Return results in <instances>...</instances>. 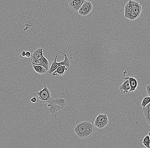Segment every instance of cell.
<instances>
[{
  "mask_svg": "<svg viewBox=\"0 0 150 148\" xmlns=\"http://www.w3.org/2000/svg\"><path fill=\"white\" fill-rule=\"evenodd\" d=\"M74 131L79 138L86 139L94 135L95 131V126L94 123L90 122H82L75 126Z\"/></svg>",
  "mask_w": 150,
  "mask_h": 148,
  "instance_id": "6da1fadb",
  "label": "cell"
},
{
  "mask_svg": "<svg viewBox=\"0 0 150 148\" xmlns=\"http://www.w3.org/2000/svg\"><path fill=\"white\" fill-rule=\"evenodd\" d=\"M143 8L137 1L129 0L125 4L124 14L125 17L130 20H135L140 16Z\"/></svg>",
  "mask_w": 150,
  "mask_h": 148,
  "instance_id": "7a4b0ae2",
  "label": "cell"
},
{
  "mask_svg": "<svg viewBox=\"0 0 150 148\" xmlns=\"http://www.w3.org/2000/svg\"><path fill=\"white\" fill-rule=\"evenodd\" d=\"M48 103L49 107V112L51 114H54L57 112H59L62 109H63L66 106V101L65 99L62 98H54L52 97H50L45 103Z\"/></svg>",
  "mask_w": 150,
  "mask_h": 148,
  "instance_id": "3957f363",
  "label": "cell"
},
{
  "mask_svg": "<svg viewBox=\"0 0 150 148\" xmlns=\"http://www.w3.org/2000/svg\"><path fill=\"white\" fill-rule=\"evenodd\" d=\"M59 52L64 55V60L63 61L59 62V63H57L56 60L57 59L58 56V53H57L55 60L51 64V65L48 71V73L49 74H52V73L56 70L58 67L62 66V65H65V66L68 67H69L70 66V61L67 55L65 53L63 52H62L59 51Z\"/></svg>",
  "mask_w": 150,
  "mask_h": 148,
  "instance_id": "277c9868",
  "label": "cell"
},
{
  "mask_svg": "<svg viewBox=\"0 0 150 148\" xmlns=\"http://www.w3.org/2000/svg\"><path fill=\"white\" fill-rule=\"evenodd\" d=\"M37 94L39 99V104H44L46 100L51 96V92L47 86H44L41 91L37 92Z\"/></svg>",
  "mask_w": 150,
  "mask_h": 148,
  "instance_id": "5b68a950",
  "label": "cell"
},
{
  "mask_svg": "<svg viewBox=\"0 0 150 148\" xmlns=\"http://www.w3.org/2000/svg\"><path fill=\"white\" fill-rule=\"evenodd\" d=\"M108 116L105 114H99L97 116L94 122V126L98 128H103L108 123Z\"/></svg>",
  "mask_w": 150,
  "mask_h": 148,
  "instance_id": "8992f818",
  "label": "cell"
},
{
  "mask_svg": "<svg viewBox=\"0 0 150 148\" xmlns=\"http://www.w3.org/2000/svg\"><path fill=\"white\" fill-rule=\"evenodd\" d=\"M93 9V4L91 2L86 1L79 9L78 13L82 16H85L91 13Z\"/></svg>",
  "mask_w": 150,
  "mask_h": 148,
  "instance_id": "52a82bcc",
  "label": "cell"
},
{
  "mask_svg": "<svg viewBox=\"0 0 150 148\" xmlns=\"http://www.w3.org/2000/svg\"><path fill=\"white\" fill-rule=\"evenodd\" d=\"M86 0H70L68 5L70 8L75 12H78L82 5Z\"/></svg>",
  "mask_w": 150,
  "mask_h": 148,
  "instance_id": "ba28073f",
  "label": "cell"
},
{
  "mask_svg": "<svg viewBox=\"0 0 150 148\" xmlns=\"http://www.w3.org/2000/svg\"><path fill=\"white\" fill-rule=\"evenodd\" d=\"M130 89L129 81L128 77H126L124 78L123 82L119 87V89L120 91L123 94H127L129 91Z\"/></svg>",
  "mask_w": 150,
  "mask_h": 148,
  "instance_id": "9c48e42d",
  "label": "cell"
},
{
  "mask_svg": "<svg viewBox=\"0 0 150 148\" xmlns=\"http://www.w3.org/2000/svg\"><path fill=\"white\" fill-rule=\"evenodd\" d=\"M43 48H39L34 50L31 55V61L33 60L38 61L43 57Z\"/></svg>",
  "mask_w": 150,
  "mask_h": 148,
  "instance_id": "30bf717a",
  "label": "cell"
},
{
  "mask_svg": "<svg viewBox=\"0 0 150 148\" xmlns=\"http://www.w3.org/2000/svg\"><path fill=\"white\" fill-rule=\"evenodd\" d=\"M32 64L35 65H39L43 66L45 67L48 71L50 68V64L48 60L46 58L43 57L38 61L33 60L31 61Z\"/></svg>",
  "mask_w": 150,
  "mask_h": 148,
  "instance_id": "8fae6325",
  "label": "cell"
},
{
  "mask_svg": "<svg viewBox=\"0 0 150 148\" xmlns=\"http://www.w3.org/2000/svg\"><path fill=\"white\" fill-rule=\"evenodd\" d=\"M68 70V67L65 65L60 66L58 67L52 74L54 76H62L65 74V73Z\"/></svg>",
  "mask_w": 150,
  "mask_h": 148,
  "instance_id": "7c38bea8",
  "label": "cell"
},
{
  "mask_svg": "<svg viewBox=\"0 0 150 148\" xmlns=\"http://www.w3.org/2000/svg\"><path fill=\"white\" fill-rule=\"evenodd\" d=\"M128 79L129 81L131 89L129 91L133 92L135 91L138 86L137 80L133 77H128Z\"/></svg>",
  "mask_w": 150,
  "mask_h": 148,
  "instance_id": "4fadbf2b",
  "label": "cell"
},
{
  "mask_svg": "<svg viewBox=\"0 0 150 148\" xmlns=\"http://www.w3.org/2000/svg\"><path fill=\"white\" fill-rule=\"evenodd\" d=\"M32 66H33L34 70L38 74L43 75V74L47 73V72H48V70L45 67L41 65L32 64Z\"/></svg>",
  "mask_w": 150,
  "mask_h": 148,
  "instance_id": "5bb4252c",
  "label": "cell"
},
{
  "mask_svg": "<svg viewBox=\"0 0 150 148\" xmlns=\"http://www.w3.org/2000/svg\"><path fill=\"white\" fill-rule=\"evenodd\" d=\"M143 111L146 121L150 125V103L146 106L143 108Z\"/></svg>",
  "mask_w": 150,
  "mask_h": 148,
  "instance_id": "9a60e30c",
  "label": "cell"
},
{
  "mask_svg": "<svg viewBox=\"0 0 150 148\" xmlns=\"http://www.w3.org/2000/svg\"><path fill=\"white\" fill-rule=\"evenodd\" d=\"M143 144L145 147L150 148V137L148 135L144 138Z\"/></svg>",
  "mask_w": 150,
  "mask_h": 148,
  "instance_id": "2e32d148",
  "label": "cell"
},
{
  "mask_svg": "<svg viewBox=\"0 0 150 148\" xmlns=\"http://www.w3.org/2000/svg\"><path fill=\"white\" fill-rule=\"evenodd\" d=\"M149 103H150V97L147 96V97H145L143 99L141 102V105L142 107L144 108Z\"/></svg>",
  "mask_w": 150,
  "mask_h": 148,
  "instance_id": "e0dca14e",
  "label": "cell"
},
{
  "mask_svg": "<svg viewBox=\"0 0 150 148\" xmlns=\"http://www.w3.org/2000/svg\"><path fill=\"white\" fill-rule=\"evenodd\" d=\"M26 52L25 51H23L20 54V57L21 59H23L26 57Z\"/></svg>",
  "mask_w": 150,
  "mask_h": 148,
  "instance_id": "ac0fdd59",
  "label": "cell"
},
{
  "mask_svg": "<svg viewBox=\"0 0 150 148\" xmlns=\"http://www.w3.org/2000/svg\"><path fill=\"white\" fill-rule=\"evenodd\" d=\"M146 92L149 96L150 97V84L147 85L146 87Z\"/></svg>",
  "mask_w": 150,
  "mask_h": 148,
  "instance_id": "d6986e66",
  "label": "cell"
},
{
  "mask_svg": "<svg viewBox=\"0 0 150 148\" xmlns=\"http://www.w3.org/2000/svg\"><path fill=\"white\" fill-rule=\"evenodd\" d=\"M30 101L32 102V103H35L37 101V98H35V97H33L32 98L30 99Z\"/></svg>",
  "mask_w": 150,
  "mask_h": 148,
  "instance_id": "ffe728a7",
  "label": "cell"
},
{
  "mask_svg": "<svg viewBox=\"0 0 150 148\" xmlns=\"http://www.w3.org/2000/svg\"><path fill=\"white\" fill-rule=\"evenodd\" d=\"M31 57V54L30 52L27 51L26 52V57L29 58Z\"/></svg>",
  "mask_w": 150,
  "mask_h": 148,
  "instance_id": "44dd1931",
  "label": "cell"
},
{
  "mask_svg": "<svg viewBox=\"0 0 150 148\" xmlns=\"http://www.w3.org/2000/svg\"><path fill=\"white\" fill-rule=\"evenodd\" d=\"M148 135L150 137V132L148 133Z\"/></svg>",
  "mask_w": 150,
  "mask_h": 148,
  "instance_id": "7402d4cb",
  "label": "cell"
}]
</instances>
